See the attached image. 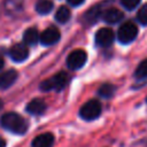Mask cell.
I'll use <instances>...</instances> for the list:
<instances>
[{
    "mask_svg": "<svg viewBox=\"0 0 147 147\" xmlns=\"http://www.w3.org/2000/svg\"><path fill=\"white\" fill-rule=\"evenodd\" d=\"M0 124L3 129L15 134H24L28 130V122L16 113H6L2 115Z\"/></svg>",
    "mask_w": 147,
    "mask_h": 147,
    "instance_id": "1",
    "label": "cell"
},
{
    "mask_svg": "<svg viewBox=\"0 0 147 147\" xmlns=\"http://www.w3.org/2000/svg\"><path fill=\"white\" fill-rule=\"evenodd\" d=\"M69 79H70V77L65 71H60L55 76L41 82L39 87L44 92H48V91H52V90L59 92V91L63 90L67 86V84L69 83Z\"/></svg>",
    "mask_w": 147,
    "mask_h": 147,
    "instance_id": "2",
    "label": "cell"
},
{
    "mask_svg": "<svg viewBox=\"0 0 147 147\" xmlns=\"http://www.w3.org/2000/svg\"><path fill=\"white\" fill-rule=\"evenodd\" d=\"M102 107L98 100H88L79 109V116L85 121H93L101 114Z\"/></svg>",
    "mask_w": 147,
    "mask_h": 147,
    "instance_id": "3",
    "label": "cell"
},
{
    "mask_svg": "<svg viewBox=\"0 0 147 147\" xmlns=\"http://www.w3.org/2000/svg\"><path fill=\"white\" fill-rule=\"evenodd\" d=\"M138 34V28L134 23L132 22H125L123 23L117 32V38L119 40V42L122 44H129L132 40H134V38Z\"/></svg>",
    "mask_w": 147,
    "mask_h": 147,
    "instance_id": "4",
    "label": "cell"
},
{
    "mask_svg": "<svg viewBox=\"0 0 147 147\" xmlns=\"http://www.w3.org/2000/svg\"><path fill=\"white\" fill-rule=\"evenodd\" d=\"M87 60V55L86 52L83 49H75L74 52H71L68 57H67V65L72 69V70H77L80 69L85 62Z\"/></svg>",
    "mask_w": 147,
    "mask_h": 147,
    "instance_id": "5",
    "label": "cell"
},
{
    "mask_svg": "<svg viewBox=\"0 0 147 147\" xmlns=\"http://www.w3.org/2000/svg\"><path fill=\"white\" fill-rule=\"evenodd\" d=\"M114 41V32L109 28H102L95 33V44L100 47H108Z\"/></svg>",
    "mask_w": 147,
    "mask_h": 147,
    "instance_id": "6",
    "label": "cell"
},
{
    "mask_svg": "<svg viewBox=\"0 0 147 147\" xmlns=\"http://www.w3.org/2000/svg\"><path fill=\"white\" fill-rule=\"evenodd\" d=\"M59 39H60V31L56 28L51 26L41 32L39 41L44 46H51V45H54L55 42H57Z\"/></svg>",
    "mask_w": 147,
    "mask_h": 147,
    "instance_id": "7",
    "label": "cell"
},
{
    "mask_svg": "<svg viewBox=\"0 0 147 147\" xmlns=\"http://www.w3.org/2000/svg\"><path fill=\"white\" fill-rule=\"evenodd\" d=\"M9 56L15 62H23L29 56V49L25 44H15L9 49Z\"/></svg>",
    "mask_w": 147,
    "mask_h": 147,
    "instance_id": "8",
    "label": "cell"
},
{
    "mask_svg": "<svg viewBox=\"0 0 147 147\" xmlns=\"http://www.w3.org/2000/svg\"><path fill=\"white\" fill-rule=\"evenodd\" d=\"M54 136L49 132L37 136L32 141V147H53Z\"/></svg>",
    "mask_w": 147,
    "mask_h": 147,
    "instance_id": "9",
    "label": "cell"
},
{
    "mask_svg": "<svg viewBox=\"0 0 147 147\" xmlns=\"http://www.w3.org/2000/svg\"><path fill=\"white\" fill-rule=\"evenodd\" d=\"M16 79H17V72L13 69L0 74V90H6L10 87Z\"/></svg>",
    "mask_w": 147,
    "mask_h": 147,
    "instance_id": "10",
    "label": "cell"
},
{
    "mask_svg": "<svg viewBox=\"0 0 147 147\" xmlns=\"http://www.w3.org/2000/svg\"><path fill=\"white\" fill-rule=\"evenodd\" d=\"M102 18L107 23L115 24L123 18V13L117 8H108L102 13Z\"/></svg>",
    "mask_w": 147,
    "mask_h": 147,
    "instance_id": "11",
    "label": "cell"
},
{
    "mask_svg": "<svg viewBox=\"0 0 147 147\" xmlns=\"http://www.w3.org/2000/svg\"><path fill=\"white\" fill-rule=\"evenodd\" d=\"M101 15H102V13H101V9H100V5H96V6L91 7V8L84 14L83 21H84L85 24L91 25V24H94V23L99 20V17H100Z\"/></svg>",
    "mask_w": 147,
    "mask_h": 147,
    "instance_id": "12",
    "label": "cell"
},
{
    "mask_svg": "<svg viewBox=\"0 0 147 147\" xmlns=\"http://www.w3.org/2000/svg\"><path fill=\"white\" fill-rule=\"evenodd\" d=\"M46 110V103L41 99H33L26 105V111L31 115H41Z\"/></svg>",
    "mask_w": 147,
    "mask_h": 147,
    "instance_id": "13",
    "label": "cell"
},
{
    "mask_svg": "<svg viewBox=\"0 0 147 147\" xmlns=\"http://www.w3.org/2000/svg\"><path fill=\"white\" fill-rule=\"evenodd\" d=\"M40 34L38 32V30L36 28H29L28 30H25L24 34H23V40L24 44L28 46H33L39 41Z\"/></svg>",
    "mask_w": 147,
    "mask_h": 147,
    "instance_id": "14",
    "label": "cell"
},
{
    "mask_svg": "<svg viewBox=\"0 0 147 147\" xmlns=\"http://www.w3.org/2000/svg\"><path fill=\"white\" fill-rule=\"evenodd\" d=\"M53 9V2L51 0H38L36 3V10L40 15H46Z\"/></svg>",
    "mask_w": 147,
    "mask_h": 147,
    "instance_id": "15",
    "label": "cell"
},
{
    "mask_svg": "<svg viewBox=\"0 0 147 147\" xmlns=\"http://www.w3.org/2000/svg\"><path fill=\"white\" fill-rule=\"evenodd\" d=\"M70 16H71L70 9H69L68 7H65V6L59 7V9H57L56 13H55V18H56V21L60 22V23H65V22H68L69 18H70Z\"/></svg>",
    "mask_w": 147,
    "mask_h": 147,
    "instance_id": "16",
    "label": "cell"
},
{
    "mask_svg": "<svg viewBox=\"0 0 147 147\" xmlns=\"http://www.w3.org/2000/svg\"><path fill=\"white\" fill-rule=\"evenodd\" d=\"M114 92H115V86H114L113 84H110V83H105V84H102V85L99 87V91H98L99 95L102 96V98H106V99L111 98V96L114 95Z\"/></svg>",
    "mask_w": 147,
    "mask_h": 147,
    "instance_id": "17",
    "label": "cell"
},
{
    "mask_svg": "<svg viewBox=\"0 0 147 147\" xmlns=\"http://www.w3.org/2000/svg\"><path fill=\"white\" fill-rule=\"evenodd\" d=\"M136 77L139 78V79H145L147 78V59L141 61L140 64L137 67L136 69V72H134Z\"/></svg>",
    "mask_w": 147,
    "mask_h": 147,
    "instance_id": "18",
    "label": "cell"
},
{
    "mask_svg": "<svg viewBox=\"0 0 147 147\" xmlns=\"http://www.w3.org/2000/svg\"><path fill=\"white\" fill-rule=\"evenodd\" d=\"M137 20L142 24V25H147V3L144 5L137 14Z\"/></svg>",
    "mask_w": 147,
    "mask_h": 147,
    "instance_id": "19",
    "label": "cell"
},
{
    "mask_svg": "<svg viewBox=\"0 0 147 147\" xmlns=\"http://www.w3.org/2000/svg\"><path fill=\"white\" fill-rule=\"evenodd\" d=\"M6 7L10 10H21L22 0H6Z\"/></svg>",
    "mask_w": 147,
    "mask_h": 147,
    "instance_id": "20",
    "label": "cell"
},
{
    "mask_svg": "<svg viewBox=\"0 0 147 147\" xmlns=\"http://www.w3.org/2000/svg\"><path fill=\"white\" fill-rule=\"evenodd\" d=\"M121 3L127 10H132L140 3V0H121Z\"/></svg>",
    "mask_w": 147,
    "mask_h": 147,
    "instance_id": "21",
    "label": "cell"
},
{
    "mask_svg": "<svg viewBox=\"0 0 147 147\" xmlns=\"http://www.w3.org/2000/svg\"><path fill=\"white\" fill-rule=\"evenodd\" d=\"M71 6H74V7H77V6H79V5H82L83 2H84V0H67Z\"/></svg>",
    "mask_w": 147,
    "mask_h": 147,
    "instance_id": "22",
    "label": "cell"
},
{
    "mask_svg": "<svg viewBox=\"0 0 147 147\" xmlns=\"http://www.w3.org/2000/svg\"><path fill=\"white\" fill-rule=\"evenodd\" d=\"M0 147H6V141L0 138Z\"/></svg>",
    "mask_w": 147,
    "mask_h": 147,
    "instance_id": "23",
    "label": "cell"
},
{
    "mask_svg": "<svg viewBox=\"0 0 147 147\" xmlns=\"http://www.w3.org/2000/svg\"><path fill=\"white\" fill-rule=\"evenodd\" d=\"M3 64H5V62H3V59H2V57H0V70L3 68Z\"/></svg>",
    "mask_w": 147,
    "mask_h": 147,
    "instance_id": "24",
    "label": "cell"
},
{
    "mask_svg": "<svg viewBox=\"0 0 147 147\" xmlns=\"http://www.w3.org/2000/svg\"><path fill=\"white\" fill-rule=\"evenodd\" d=\"M0 108H1V101H0Z\"/></svg>",
    "mask_w": 147,
    "mask_h": 147,
    "instance_id": "25",
    "label": "cell"
},
{
    "mask_svg": "<svg viewBox=\"0 0 147 147\" xmlns=\"http://www.w3.org/2000/svg\"><path fill=\"white\" fill-rule=\"evenodd\" d=\"M146 101H147V99H146Z\"/></svg>",
    "mask_w": 147,
    "mask_h": 147,
    "instance_id": "26",
    "label": "cell"
}]
</instances>
